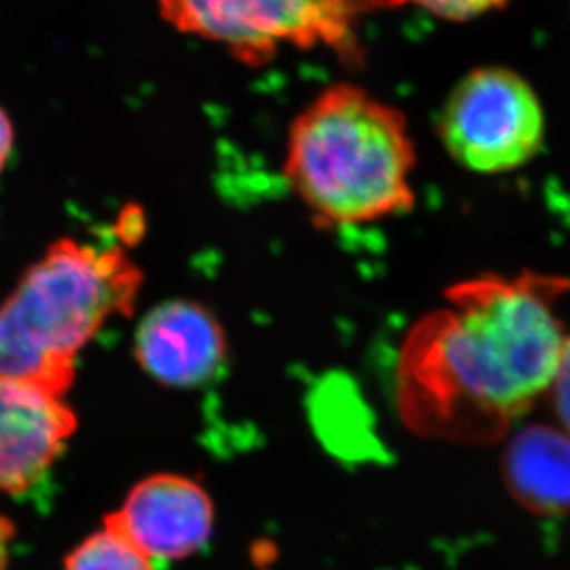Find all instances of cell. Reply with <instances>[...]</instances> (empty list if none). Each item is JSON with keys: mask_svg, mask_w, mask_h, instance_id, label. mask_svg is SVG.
Instances as JSON below:
<instances>
[{"mask_svg": "<svg viewBox=\"0 0 570 570\" xmlns=\"http://www.w3.org/2000/svg\"><path fill=\"white\" fill-rule=\"evenodd\" d=\"M563 276L482 275L450 285L444 306L413 324L395 371L396 407L410 430L491 443L550 391L566 335L556 304Z\"/></svg>", "mask_w": 570, "mask_h": 570, "instance_id": "1", "label": "cell"}, {"mask_svg": "<svg viewBox=\"0 0 570 570\" xmlns=\"http://www.w3.org/2000/svg\"><path fill=\"white\" fill-rule=\"evenodd\" d=\"M415 164L406 116L360 86L335 83L291 125L284 176L315 223L335 228L410 212Z\"/></svg>", "mask_w": 570, "mask_h": 570, "instance_id": "2", "label": "cell"}, {"mask_svg": "<svg viewBox=\"0 0 570 570\" xmlns=\"http://www.w3.org/2000/svg\"><path fill=\"white\" fill-rule=\"evenodd\" d=\"M142 271L125 247L52 243L0 306V379L66 396L77 357L117 315H132Z\"/></svg>", "mask_w": 570, "mask_h": 570, "instance_id": "3", "label": "cell"}, {"mask_svg": "<svg viewBox=\"0 0 570 570\" xmlns=\"http://www.w3.org/2000/svg\"><path fill=\"white\" fill-rule=\"evenodd\" d=\"M181 33L220 45L245 66L269 63L284 47L328 49L356 67L362 8L356 0H156Z\"/></svg>", "mask_w": 570, "mask_h": 570, "instance_id": "4", "label": "cell"}, {"mask_svg": "<svg viewBox=\"0 0 570 570\" xmlns=\"http://www.w3.org/2000/svg\"><path fill=\"white\" fill-rule=\"evenodd\" d=\"M438 132L465 169L499 175L535 158L544 139V114L532 86L508 67H478L450 91Z\"/></svg>", "mask_w": 570, "mask_h": 570, "instance_id": "5", "label": "cell"}, {"mask_svg": "<svg viewBox=\"0 0 570 570\" xmlns=\"http://www.w3.org/2000/svg\"><path fill=\"white\" fill-rule=\"evenodd\" d=\"M77 426L63 396L0 379V493L19 497L43 482Z\"/></svg>", "mask_w": 570, "mask_h": 570, "instance_id": "6", "label": "cell"}, {"mask_svg": "<svg viewBox=\"0 0 570 570\" xmlns=\"http://www.w3.org/2000/svg\"><path fill=\"white\" fill-rule=\"evenodd\" d=\"M154 561H178L204 549L214 530L208 491L181 474H154L134 485L108 515Z\"/></svg>", "mask_w": 570, "mask_h": 570, "instance_id": "7", "label": "cell"}, {"mask_svg": "<svg viewBox=\"0 0 570 570\" xmlns=\"http://www.w3.org/2000/svg\"><path fill=\"white\" fill-rule=\"evenodd\" d=\"M225 330L208 307L169 301L154 307L139 324L136 357L159 384L191 390L206 384L226 363Z\"/></svg>", "mask_w": 570, "mask_h": 570, "instance_id": "8", "label": "cell"}, {"mask_svg": "<svg viewBox=\"0 0 570 570\" xmlns=\"http://www.w3.org/2000/svg\"><path fill=\"white\" fill-rule=\"evenodd\" d=\"M505 483L519 504L539 515L570 511V435L532 424L511 438L504 452Z\"/></svg>", "mask_w": 570, "mask_h": 570, "instance_id": "9", "label": "cell"}, {"mask_svg": "<svg viewBox=\"0 0 570 570\" xmlns=\"http://www.w3.org/2000/svg\"><path fill=\"white\" fill-rule=\"evenodd\" d=\"M63 570H156L121 528L106 517L105 527L91 533L67 556Z\"/></svg>", "mask_w": 570, "mask_h": 570, "instance_id": "10", "label": "cell"}, {"mask_svg": "<svg viewBox=\"0 0 570 570\" xmlns=\"http://www.w3.org/2000/svg\"><path fill=\"white\" fill-rule=\"evenodd\" d=\"M510 0H356L362 11L396 10L404 6H421L444 21H469L502 10Z\"/></svg>", "mask_w": 570, "mask_h": 570, "instance_id": "11", "label": "cell"}, {"mask_svg": "<svg viewBox=\"0 0 570 570\" xmlns=\"http://www.w3.org/2000/svg\"><path fill=\"white\" fill-rule=\"evenodd\" d=\"M550 391L554 396L556 413L560 417L561 426L570 435V337L566 340L560 367Z\"/></svg>", "mask_w": 570, "mask_h": 570, "instance_id": "12", "label": "cell"}, {"mask_svg": "<svg viewBox=\"0 0 570 570\" xmlns=\"http://www.w3.org/2000/svg\"><path fill=\"white\" fill-rule=\"evenodd\" d=\"M11 145H13V128L4 110L0 108V170L4 169L6 161L10 158Z\"/></svg>", "mask_w": 570, "mask_h": 570, "instance_id": "13", "label": "cell"}, {"mask_svg": "<svg viewBox=\"0 0 570 570\" xmlns=\"http://www.w3.org/2000/svg\"><path fill=\"white\" fill-rule=\"evenodd\" d=\"M16 528L11 524L10 519L0 515V570L6 569V560H8V547H10L11 539H13Z\"/></svg>", "mask_w": 570, "mask_h": 570, "instance_id": "14", "label": "cell"}]
</instances>
